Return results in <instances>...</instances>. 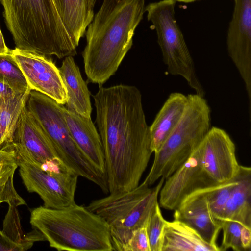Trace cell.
<instances>
[{
  "instance_id": "cell-1",
  "label": "cell",
  "mask_w": 251,
  "mask_h": 251,
  "mask_svg": "<svg viewBox=\"0 0 251 251\" xmlns=\"http://www.w3.org/2000/svg\"><path fill=\"white\" fill-rule=\"evenodd\" d=\"M93 98L109 193L131 190L153 153L141 93L134 86L99 85Z\"/></svg>"
},
{
  "instance_id": "cell-2",
  "label": "cell",
  "mask_w": 251,
  "mask_h": 251,
  "mask_svg": "<svg viewBox=\"0 0 251 251\" xmlns=\"http://www.w3.org/2000/svg\"><path fill=\"white\" fill-rule=\"evenodd\" d=\"M145 0H103L86 30L82 53L89 82L102 85L115 74L132 47Z\"/></svg>"
},
{
  "instance_id": "cell-3",
  "label": "cell",
  "mask_w": 251,
  "mask_h": 251,
  "mask_svg": "<svg viewBox=\"0 0 251 251\" xmlns=\"http://www.w3.org/2000/svg\"><path fill=\"white\" fill-rule=\"evenodd\" d=\"M15 48L59 59L77 46L64 23L59 0H0Z\"/></svg>"
},
{
  "instance_id": "cell-4",
  "label": "cell",
  "mask_w": 251,
  "mask_h": 251,
  "mask_svg": "<svg viewBox=\"0 0 251 251\" xmlns=\"http://www.w3.org/2000/svg\"><path fill=\"white\" fill-rule=\"evenodd\" d=\"M30 223L56 250L112 251L109 228L100 216L75 203L62 209H32Z\"/></svg>"
},
{
  "instance_id": "cell-5",
  "label": "cell",
  "mask_w": 251,
  "mask_h": 251,
  "mask_svg": "<svg viewBox=\"0 0 251 251\" xmlns=\"http://www.w3.org/2000/svg\"><path fill=\"white\" fill-rule=\"evenodd\" d=\"M165 179L161 177L153 188L142 183L129 191L109 193L86 207L108 225L113 251H124L133 231L146 226Z\"/></svg>"
},
{
  "instance_id": "cell-6",
  "label": "cell",
  "mask_w": 251,
  "mask_h": 251,
  "mask_svg": "<svg viewBox=\"0 0 251 251\" xmlns=\"http://www.w3.org/2000/svg\"><path fill=\"white\" fill-rule=\"evenodd\" d=\"M186 109L178 124L154 153L152 166L142 182L151 186L181 166L203 141L210 129V109L204 97L187 96Z\"/></svg>"
},
{
  "instance_id": "cell-7",
  "label": "cell",
  "mask_w": 251,
  "mask_h": 251,
  "mask_svg": "<svg viewBox=\"0 0 251 251\" xmlns=\"http://www.w3.org/2000/svg\"><path fill=\"white\" fill-rule=\"evenodd\" d=\"M25 106L42 129L59 159L78 176L108 193L106 175L87 159L73 140L66 123L63 105L39 92L30 90Z\"/></svg>"
},
{
  "instance_id": "cell-8",
  "label": "cell",
  "mask_w": 251,
  "mask_h": 251,
  "mask_svg": "<svg viewBox=\"0 0 251 251\" xmlns=\"http://www.w3.org/2000/svg\"><path fill=\"white\" fill-rule=\"evenodd\" d=\"M174 0H162L145 7L148 21L155 30L163 60L168 72L182 77L196 94L205 92L195 69L193 59L175 18Z\"/></svg>"
},
{
  "instance_id": "cell-9",
  "label": "cell",
  "mask_w": 251,
  "mask_h": 251,
  "mask_svg": "<svg viewBox=\"0 0 251 251\" xmlns=\"http://www.w3.org/2000/svg\"><path fill=\"white\" fill-rule=\"evenodd\" d=\"M15 152L24 184L29 192L39 195L44 206L62 209L75 203L79 176L64 163L53 170H44L26 155Z\"/></svg>"
},
{
  "instance_id": "cell-10",
  "label": "cell",
  "mask_w": 251,
  "mask_h": 251,
  "mask_svg": "<svg viewBox=\"0 0 251 251\" xmlns=\"http://www.w3.org/2000/svg\"><path fill=\"white\" fill-rule=\"evenodd\" d=\"M227 33L228 55L243 79L251 104V0H234Z\"/></svg>"
},
{
  "instance_id": "cell-11",
  "label": "cell",
  "mask_w": 251,
  "mask_h": 251,
  "mask_svg": "<svg viewBox=\"0 0 251 251\" xmlns=\"http://www.w3.org/2000/svg\"><path fill=\"white\" fill-rule=\"evenodd\" d=\"M11 53L21 70L31 90L42 93L64 105L66 90L59 68L47 56L15 48Z\"/></svg>"
},
{
  "instance_id": "cell-12",
  "label": "cell",
  "mask_w": 251,
  "mask_h": 251,
  "mask_svg": "<svg viewBox=\"0 0 251 251\" xmlns=\"http://www.w3.org/2000/svg\"><path fill=\"white\" fill-rule=\"evenodd\" d=\"M165 180L159 194L158 203L160 207L170 210L176 209L193 192L217 184L203 169L199 146L188 159Z\"/></svg>"
},
{
  "instance_id": "cell-13",
  "label": "cell",
  "mask_w": 251,
  "mask_h": 251,
  "mask_svg": "<svg viewBox=\"0 0 251 251\" xmlns=\"http://www.w3.org/2000/svg\"><path fill=\"white\" fill-rule=\"evenodd\" d=\"M199 148L203 169L215 182L224 183L237 175L240 165L236 157L235 146L224 130L211 127Z\"/></svg>"
},
{
  "instance_id": "cell-14",
  "label": "cell",
  "mask_w": 251,
  "mask_h": 251,
  "mask_svg": "<svg viewBox=\"0 0 251 251\" xmlns=\"http://www.w3.org/2000/svg\"><path fill=\"white\" fill-rule=\"evenodd\" d=\"M15 151L23 153L47 170L59 158L51 144L25 104L20 114L13 136Z\"/></svg>"
},
{
  "instance_id": "cell-15",
  "label": "cell",
  "mask_w": 251,
  "mask_h": 251,
  "mask_svg": "<svg viewBox=\"0 0 251 251\" xmlns=\"http://www.w3.org/2000/svg\"><path fill=\"white\" fill-rule=\"evenodd\" d=\"M206 187L187 196L174 210V219L185 223L207 242L219 246L216 241L221 230L220 221L213 216L209 209L206 197Z\"/></svg>"
},
{
  "instance_id": "cell-16",
  "label": "cell",
  "mask_w": 251,
  "mask_h": 251,
  "mask_svg": "<svg viewBox=\"0 0 251 251\" xmlns=\"http://www.w3.org/2000/svg\"><path fill=\"white\" fill-rule=\"evenodd\" d=\"M64 114L70 135L75 144L93 165L106 175L102 142L91 118L68 110L65 107Z\"/></svg>"
},
{
  "instance_id": "cell-17",
  "label": "cell",
  "mask_w": 251,
  "mask_h": 251,
  "mask_svg": "<svg viewBox=\"0 0 251 251\" xmlns=\"http://www.w3.org/2000/svg\"><path fill=\"white\" fill-rule=\"evenodd\" d=\"M187 96L179 92L170 94L150 126L151 150L157 152L180 122L186 109Z\"/></svg>"
},
{
  "instance_id": "cell-18",
  "label": "cell",
  "mask_w": 251,
  "mask_h": 251,
  "mask_svg": "<svg viewBox=\"0 0 251 251\" xmlns=\"http://www.w3.org/2000/svg\"><path fill=\"white\" fill-rule=\"evenodd\" d=\"M59 70L67 95L66 108L91 118L90 93L73 56L65 57Z\"/></svg>"
},
{
  "instance_id": "cell-19",
  "label": "cell",
  "mask_w": 251,
  "mask_h": 251,
  "mask_svg": "<svg viewBox=\"0 0 251 251\" xmlns=\"http://www.w3.org/2000/svg\"><path fill=\"white\" fill-rule=\"evenodd\" d=\"M161 251H219V248L207 242L185 223L174 219L166 221Z\"/></svg>"
},
{
  "instance_id": "cell-20",
  "label": "cell",
  "mask_w": 251,
  "mask_h": 251,
  "mask_svg": "<svg viewBox=\"0 0 251 251\" xmlns=\"http://www.w3.org/2000/svg\"><path fill=\"white\" fill-rule=\"evenodd\" d=\"M237 184L225 207L221 219L236 221L251 228V168L240 165Z\"/></svg>"
},
{
  "instance_id": "cell-21",
  "label": "cell",
  "mask_w": 251,
  "mask_h": 251,
  "mask_svg": "<svg viewBox=\"0 0 251 251\" xmlns=\"http://www.w3.org/2000/svg\"><path fill=\"white\" fill-rule=\"evenodd\" d=\"M29 92L0 94V150H14L12 144L13 134Z\"/></svg>"
},
{
  "instance_id": "cell-22",
  "label": "cell",
  "mask_w": 251,
  "mask_h": 251,
  "mask_svg": "<svg viewBox=\"0 0 251 251\" xmlns=\"http://www.w3.org/2000/svg\"><path fill=\"white\" fill-rule=\"evenodd\" d=\"M59 0L66 27L78 47L93 18L94 10L89 8L87 0Z\"/></svg>"
},
{
  "instance_id": "cell-23",
  "label": "cell",
  "mask_w": 251,
  "mask_h": 251,
  "mask_svg": "<svg viewBox=\"0 0 251 251\" xmlns=\"http://www.w3.org/2000/svg\"><path fill=\"white\" fill-rule=\"evenodd\" d=\"M0 81L16 94H25L30 89L25 78L10 52L0 54Z\"/></svg>"
},
{
  "instance_id": "cell-24",
  "label": "cell",
  "mask_w": 251,
  "mask_h": 251,
  "mask_svg": "<svg viewBox=\"0 0 251 251\" xmlns=\"http://www.w3.org/2000/svg\"><path fill=\"white\" fill-rule=\"evenodd\" d=\"M17 207L9 205V210L3 222L2 231L15 241L30 249L35 241L45 240L42 234L37 229L24 235L21 229Z\"/></svg>"
},
{
  "instance_id": "cell-25",
  "label": "cell",
  "mask_w": 251,
  "mask_h": 251,
  "mask_svg": "<svg viewBox=\"0 0 251 251\" xmlns=\"http://www.w3.org/2000/svg\"><path fill=\"white\" fill-rule=\"evenodd\" d=\"M239 173V172H238ZM237 175L233 179L222 183H217L206 188V197L213 216L218 220L222 213L230 195L238 181Z\"/></svg>"
},
{
  "instance_id": "cell-26",
  "label": "cell",
  "mask_w": 251,
  "mask_h": 251,
  "mask_svg": "<svg viewBox=\"0 0 251 251\" xmlns=\"http://www.w3.org/2000/svg\"><path fill=\"white\" fill-rule=\"evenodd\" d=\"M223 232V237L219 251L232 249L235 251H244L241 242V230L243 226L235 221L219 220Z\"/></svg>"
},
{
  "instance_id": "cell-27",
  "label": "cell",
  "mask_w": 251,
  "mask_h": 251,
  "mask_svg": "<svg viewBox=\"0 0 251 251\" xmlns=\"http://www.w3.org/2000/svg\"><path fill=\"white\" fill-rule=\"evenodd\" d=\"M166 221L158 203L145 226L150 251H161L162 232Z\"/></svg>"
},
{
  "instance_id": "cell-28",
  "label": "cell",
  "mask_w": 251,
  "mask_h": 251,
  "mask_svg": "<svg viewBox=\"0 0 251 251\" xmlns=\"http://www.w3.org/2000/svg\"><path fill=\"white\" fill-rule=\"evenodd\" d=\"M13 176L4 177L0 179V204L3 202L9 205L17 207L26 205L25 200L17 193L13 184Z\"/></svg>"
},
{
  "instance_id": "cell-29",
  "label": "cell",
  "mask_w": 251,
  "mask_h": 251,
  "mask_svg": "<svg viewBox=\"0 0 251 251\" xmlns=\"http://www.w3.org/2000/svg\"><path fill=\"white\" fill-rule=\"evenodd\" d=\"M124 251H150L145 227L133 231Z\"/></svg>"
},
{
  "instance_id": "cell-30",
  "label": "cell",
  "mask_w": 251,
  "mask_h": 251,
  "mask_svg": "<svg viewBox=\"0 0 251 251\" xmlns=\"http://www.w3.org/2000/svg\"><path fill=\"white\" fill-rule=\"evenodd\" d=\"M18 167L15 151L0 150V179L14 175Z\"/></svg>"
},
{
  "instance_id": "cell-31",
  "label": "cell",
  "mask_w": 251,
  "mask_h": 251,
  "mask_svg": "<svg viewBox=\"0 0 251 251\" xmlns=\"http://www.w3.org/2000/svg\"><path fill=\"white\" fill-rule=\"evenodd\" d=\"M28 249L0 231V251H25Z\"/></svg>"
},
{
  "instance_id": "cell-32",
  "label": "cell",
  "mask_w": 251,
  "mask_h": 251,
  "mask_svg": "<svg viewBox=\"0 0 251 251\" xmlns=\"http://www.w3.org/2000/svg\"><path fill=\"white\" fill-rule=\"evenodd\" d=\"M241 242L244 251L251 249V228L243 226L241 230Z\"/></svg>"
},
{
  "instance_id": "cell-33",
  "label": "cell",
  "mask_w": 251,
  "mask_h": 251,
  "mask_svg": "<svg viewBox=\"0 0 251 251\" xmlns=\"http://www.w3.org/2000/svg\"><path fill=\"white\" fill-rule=\"evenodd\" d=\"M10 50L6 45L0 27V54L9 53L10 52Z\"/></svg>"
},
{
  "instance_id": "cell-34",
  "label": "cell",
  "mask_w": 251,
  "mask_h": 251,
  "mask_svg": "<svg viewBox=\"0 0 251 251\" xmlns=\"http://www.w3.org/2000/svg\"><path fill=\"white\" fill-rule=\"evenodd\" d=\"M14 93L12 90L4 83L0 81V94L6 95Z\"/></svg>"
},
{
  "instance_id": "cell-35",
  "label": "cell",
  "mask_w": 251,
  "mask_h": 251,
  "mask_svg": "<svg viewBox=\"0 0 251 251\" xmlns=\"http://www.w3.org/2000/svg\"><path fill=\"white\" fill-rule=\"evenodd\" d=\"M97 0H87L89 8L93 10Z\"/></svg>"
},
{
  "instance_id": "cell-36",
  "label": "cell",
  "mask_w": 251,
  "mask_h": 251,
  "mask_svg": "<svg viewBox=\"0 0 251 251\" xmlns=\"http://www.w3.org/2000/svg\"><path fill=\"white\" fill-rule=\"evenodd\" d=\"M175 1L184 3H191L199 0H174Z\"/></svg>"
}]
</instances>
